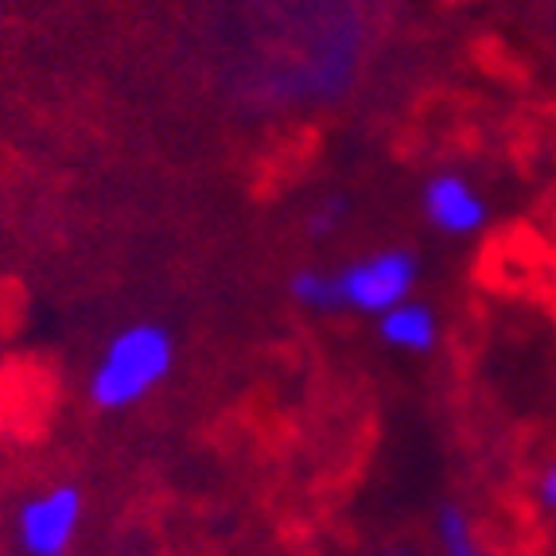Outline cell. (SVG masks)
I'll use <instances>...</instances> for the list:
<instances>
[{
	"label": "cell",
	"mask_w": 556,
	"mask_h": 556,
	"mask_svg": "<svg viewBox=\"0 0 556 556\" xmlns=\"http://www.w3.org/2000/svg\"><path fill=\"white\" fill-rule=\"evenodd\" d=\"M420 206L432 230L444 238H475L482 226L491 223V203L479 187L459 172H437L425 179L420 191Z\"/></svg>",
	"instance_id": "277c9868"
},
{
	"label": "cell",
	"mask_w": 556,
	"mask_h": 556,
	"mask_svg": "<svg viewBox=\"0 0 556 556\" xmlns=\"http://www.w3.org/2000/svg\"><path fill=\"white\" fill-rule=\"evenodd\" d=\"M381 556H413V553H405V548H390V553H381Z\"/></svg>",
	"instance_id": "30bf717a"
},
{
	"label": "cell",
	"mask_w": 556,
	"mask_h": 556,
	"mask_svg": "<svg viewBox=\"0 0 556 556\" xmlns=\"http://www.w3.org/2000/svg\"><path fill=\"white\" fill-rule=\"evenodd\" d=\"M172 366H176V334L164 324H129L102 346L86 378V393L105 413H121L164 386Z\"/></svg>",
	"instance_id": "6da1fadb"
},
{
	"label": "cell",
	"mask_w": 556,
	"mask_h": 556,
	"mask_svg": "<svg viewBox=\"0 0 556 556\" xmlns=\"http://www.w3.org/2000/svg\"><path fill=\"white\" fill-rule=\"evenodd\" d=\"M381 343L405 354H428L440 343V319L437 312L420 300H405V304L390 307L386 316H378Z\"/></svg>",
	"instance_id": "5b68a950"
},
{
	"label": "cell",
	"mask_w": 556,
	"mask_h": 556,
	"mask_svg": "<svg viewBox=\"0 0 556 556\" xmlns=\"http://www.w3.org/2000/svg\"><path fill=\"white\" fill-rule=\"evenodd\" d=\"M420 265L408 250H378L370 257L334 269L339 280V304L358 316H386L390 307L413 300Z\"/></svg>",
	"instance_id": "7a4b0ae2"
},
{
	"label": "cell",
	"mask_w": 556,
	"mask_h": 556,
	"mask_svg": "<svg viewBox=\"0 0 556 556\" xmlns=\"http://www.w3.org/2000/svg\"><path fill=\"white\" fill-rule=\"evenodd\" d=\"M288 292L300 307L307 312H319V316H331V312H343L339 304V280L334 269H319V265H304V269L292 273L288 280Z\"/></svg>",
	"instance_id": "52a82bcc"
},
{
	"label": "cell",
	"mask_w": 556,
	"mask_h": 556,
	"mask_svg": "<svg viewBox=\"0 0 556 556\" xmlns=\"http://www.w3.org/2000/svg\"><path fill=\"white\" fill-rule=\"evenodd\" d=\"M86 498L71 482L28 494L16 510V545L24 556H66L83 533Z\"/></svg>",
	"instance_id": "3957f363"
},
{
	"label": "cell",
	"mask_w": 556,
	"mask_h": 556,
	"mask_svg": "<svg viewBox=\"0 0 556 556\" xmlns=\"http://www.w3.org/2000/svg\"><path fill=\"white\" fill-rule=\"evenodd\" d=\"M533 498H538V506L545 514H556V459H548L541 467L538 482H533Z\"/></svg>",
	"instance_id": "9c48e42d"
},
{
	"label": "cell",
	"mask_w": 556,
	"mask_h": 556,
	"mask_svg": "<svg viewBox=\"0 0 556 556\" xmlns=\"http://www.w3.org/2000/svg\"><path fill=\"white\" fill-rule=\"evenodd\" d=\"M346 211H351V203H346L343 195L319 199V203L312 206V214H307V233H312V238H331V233L346 223Z\"/></svg>",
	"instance_id": "ba28073f"
},
{
	"label": "cell",
	"mask_w": 556,
	"mask_h": 556,
	"mask_svg": "<svg viewBox=\"0 0 556 556\" xmlns=\"http://www.w3.org/2000/svg\"><path fill=\"white\" fill-rule=\"evenodd\" d=\"M437 545L440 556H486L471 514L459 502H444L437 510Z\"/></svg>",
	"instance_id": "8992f818"
}]
</instances>
